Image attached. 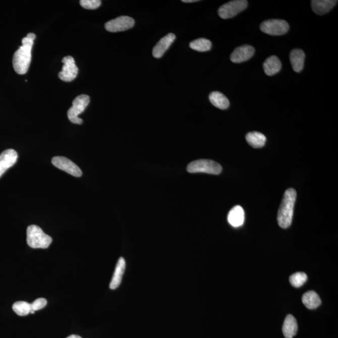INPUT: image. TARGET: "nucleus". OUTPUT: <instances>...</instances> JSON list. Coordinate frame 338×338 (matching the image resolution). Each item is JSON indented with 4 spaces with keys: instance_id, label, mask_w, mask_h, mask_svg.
I'll use <instances>...</instances> for the list:
<instances>
[{
    "instance_id": "obj_2",
    "label": "nucleus",
    "mask_w": 338,
    "mask_h": 338,
    "mask_svg": "<svg viewBox=\"0 0 338 338\" xmlns=\"http://www.w3.org/2000/svg\"><path fill=\"white\" fill-rule=\"evenodd\" d=\"M296 196V191L293 188L288 189L285 192L277 213L278 224L283 229L288 228L292 223Z\"/></svg>"
},
{
    "instance_id": "obj_26",
    "label": "nucleus",
    "mask_w": 338,
    "mask_h": 338,
    "mask_svg": "<svg viewBox=\"0 0 338 338\" xmlns=\"http://www.w3.org/2000/svg\"><path fill=\"white\" fill-rule=\"evenodd\" d=\"M80 4L85 9L95 10L100 7L101 2L100 0H81Z\"/></svg>"
},
{
    "instance_id": "obj_6",
    "label": "nucleus",
    "mask_w": 338,
    "mask_h": 338,
    "mask_svg": "<svg viewBox=\"0 0 338 338\" xmlns=\"http://www.w3.org/2000/svg\"><path fill=\"white\" fill-rule=\"evenodd\" d=\"M248 2L246 0H235L227 3L218 10V14L222 19H229L240 14L248 7Z\"/></svg>"
},
{
    "instance_id": "obj_27",
    "label": "nucleus",
    "mask_w": 338,
    "mask_h": 338,
    "mask_svg": "<svg viewBox=\"0 0 338 338\" xmlns=\"http://www.w3.org/2000/svg\"><path fill=\"white\" fill-rule=\"evenodd\" d=\"M46 304H47V301L45 299L38 298L34 301L33 303L31 304L32 310L34 311L40 310V309H43L44 307H45Z\"/></svg>"
},
{
    "instance_id": "obj_16",
    "label": "nucleus",
    "mask_w": 338,
    "mask_h": 338,
    "mask_svg": "<svg viewBox=\"0 0 338 338\" xmlns=\"http://www.w3.org/2000/svg\"><path fill=\"white\" fill-rule=\"evenodd\" d=\"M126 266V261H125L124 257H120L118 264L116 265L112 279H111L110 282V288L111 290H116L121 285Z\"/></svg>"
},
{
    "instance_id": "obj_21",
    "label": "nucleus",
    "mask_w": 338,
    "mask_h": 338,
    "mask_svg": "<svg viewBox=\"0 0 338 338\" xmlns=\"http://www.w3.org/2000/svg\"><path fill=\"white\" fill-rule=\"evenodd\" d=\"M246 139L248 144L256 149L264 147L266 142V136L258 132H249L246 135Z\"/></svg>"
},
{
    "instance_id": "obj_12",
    "label": "nucleus",
    "mask_w": 338,
    "mask_h": 338,
    "mask_svg": "<svg viewBox=\"0 0 338 338\" xmlns=\"http://www.w3.org/2000/svg\"><path fill=\"white\" fill-rule=\"evenodd\" d=\"M17 159L18 153L14 149H7L0 154V178L15 164Z\"/></svg>"
},
{
    "instance_id": "obj_24",
    "label": "nucleus",
    "mask_w": 338,
    "mask_h": 338,
    "mask_svg": "<svg viewBox=\"0 0 338 338\" xmlns=\"http://www.w3.org/2000/svg\"><path fill=\"white\" fill-rule=\"evenodd\" d=\"M12 308L13 310L20 316H27L32 311L31 304L26 301H18L15 303L13 304Z\"/></svg>"
},
{
    "instance_id": "obj_7",
    "label": "nucleus",
    "mask_w": 338,
    "mask_h": 338,
    "mask_svg": "<svg viewBox=\"0 0 338 338\" xmlns=\"http://www.w3.org/2000/svg\"><path fill=\"white\" fill-rule=\"evenodd\" d=\"M262 32L272 36L285 35L290 29V26L285 20L272 19L265 21L260 26Z\"/></svg>"
},
{
    "instance_id": "obj_9",
    "label": "nucleus",
    "mask_w": 338,
    "mask_h": 338,
    "mask_svg": "<svg viewBox=\"0 0 338 338\" xmlns=\"http://www.w3.org/2000/svg\"><path fill=\"white\" fill-rule=\"evenodd\" d=\"M62 62L64 66L62 71L59 74L60 79L66 82L73 81L77 77L79 72L74 59L70 56L66 57L62 60Z\"/></svg>"
},
{
    "instance_id": "obj_23",
    "label": "nucleus",
    "mask_w": 338,
    "mask_h": 338,
    "mask_svg": "<svg viewBox=\"0 0 338 338\" xmlns=\"http://www.w3.org/2000/svg\"><path fill=\"white\" fill-rule=\"evenodd\" d=\"M190 47L194 50L204 52L209 51L212 47V43L205 38H199L190 43Z\"/></svg>"
},
{
    "instance_id": "obj_29",
    "label": "nucleus",
    "mask_w": 338,
    "mask_h": 338,
    "mask_svg": "<svg viewBox=\"0 0 338 338\" xmlns=\"http://www.w3.org/2000/svg\"><path fill=\"white\" fill-rule=\"evenodd\" d=\"M199 2L198 0H183L184 3H194Z\"/></svg>"
},
{
    "instance_id": "obj_1",
    "label": "nucleus",
    "mask_w": 338,
    "mask_h": 338,
    "mask_svg": "<svg viewBox=\"0 0 338 338\" xmlns=\"http://www.w3.org/2000/svg\"><path fill=\"white\" fill-rule=\"evenodd\" d=\"M36 35L28 33L22 40V45L14 53L13 66L18 74H25L29 69L32 61V50Z\"/></svg>"
},
{
    "instance_id": "obj_3",
    "label": "nucleus",
    "mask_w": 338,
    "mask_h": 338,
    "mask_svg": "<svg viewBox=\"0 0 338 338\" xmlns=\"http://www.w3.org/2000/svg\"><path fill=\"white\" fill-rule=\"evenodd\" d=\"M28 245L34 249H46L50 245L52 238L36 225L28 226L27 230Z\"/></svg>"
},
{
    "instance_id": "obj_22",
    "label": "nucleus",
    "mask_w": 338,
    "mask_h": 338,
    "mask_svg": "<svg viewBox=\"0 0 338 338\" xmlns=\"http://www.w3.org/2000/svg\"><path fill=\"white\" fill-rule=\"evenodd\" d=\"M209 100L213 105L221 110H225L230 106V100L219 92H213L209 95Z\"/></svg>"
},
{
    "instance_id": "obj_11",
    "label": "nucleus",
    "mask_w": 338,
    "mask_h": 338,
    "mask_svg": "<svg viewBox=\"0 0 338 338\" xmlns=\"http://www.w3.org/2000/svg\"><path fill=\"white\" fill-rule=\"evenodd\" d=\"M255 52L253 46L248 45L239 46L236 48L231 55V61L233 63L240 64L248 61L254 55Z\"/></svg>"
},
{
    "instance_id": "obj_25",
    "label": "nucleus",
    "mask_w": 338,
    "mask_h": 338,
    "mask_svg": "<svg viewBox=\"0 0 338 338\" xmlns=\"http://www.w3.org/2000/svg\"><path fill=\"white\" fill-rule=\"evenodd\" d=\"M308 276L304 272H296L291 275L290 282L295 288H300L307 281Z\"/></svg>"
},
{
    "instance_id": "obj_15",
    "label": "nucleus",
    "mask_w": 338,
    "mask_h": 338,
    "mask_svg": "<svg viewBox=\"0 0 338 338\" xmlns=\"http://www.w3.org/2000/svg\"><path fill=\"white\" fill-rule=\"evenodd\" d=\"M244 211L240 205L234 207L229 212L228 219L229 223L233 227H240L244 222Z\"/></svg>"
},
{
    "instance_id": "obj_17",
    "label": "nucleus",
    "mask_w": 338,
    "mask_h": 338,
    "mask_svg": "<svg viewBox=\"0 0 338 338\" xmlns=\"http://www.w3.org/2000/svg\"><path fill=\"white\" fill-rule=\"evenodd\" d=\"M298 325L296 318L291 314H288L283 326V334L286 338H293L297 334Z\"/></svg>"
},
{
    "instance_id": "obj_13",
    "label": "nucleus",
    "mask_w": 338,
    "mask_h": 338,
    "mask_svg": "<svg viewBox=\"0 0 338 338\" xmlns=\"http://www.w3.org/2000/svg\"><path fill=\"white\" fill-rule=\"evenodd\" d=\"M176 35L169 33L158 41L153 49L152 54L156 59L161 58L175 40Z\"/></svg>"
},
{
    "instance_id": "obj_10",
    "label": "nucleus",
    "mask_w": 338,
    "mask_h": 338,
    "mask_svg": "<svg viewBox=\"0 0 338 338\" xmlns=\"http://www.w3.org/2000/svg\"><path fill=\"white\" fill-rule=\"evenodd\" d=\"M51 162L57 168L66 172L67 173L73 176L81 177L82 172L80 168L73 162L72 160L65 157H54L52 158Z\"/></svg>"
},
{
    "instance_id": "obj_8",
    "label": "nucleus",
    "mask_w": 338,
    "mask_h": 338,
    "mask_svg": "<svg viewBox=\"0 0 338 338\" xmlns=\"http://www.w3.org/2000/svg\"><path fill=\"white\" fill-rule=\"evenodd\" d=\"M135 21L133 18L127 16L116 18L106 22L105 28L108 32H119L128 30L134 27Z\"/></svg>"
},
{
    "instance_id": "obj_19",
    "label": "nucleus",
    "mask_w": 338,
    "mask_h": 338,
    "mask_svg": "<svg viewBox=\"0 0 338 338\" xmlns=\"http://www.w3.org/2000/svg\"><path fill=\"white\" fill-rule=\"evenodd\" d=\"M281 62L276 56L269 57L263 64L264 72L269 76L277 74L281 69Z\"/></svg>"
},
{
    "instance_id": "obj_18",
    "label": "nucleus",
    "mask_w": 338,
    "mask_h": 338,
    "mask_svg": "<svg viewBox=\"0 0 338 338\" xmlns=\"http://www.w3.org/2000/svg\"><path fill=\"white\" fill-rule=\"evenodd\" d=\"M305 53L300 49H295L290 53V61L294 71L299 73L302 71L304 67Z\"/></svg>"
},
{
    "instance_id": "obj_28",
    "label": "nucleus",
    "mask_w": 338,
    "mask_h": 338,
    "mask_svg": "<svg viewBox=\"0 0 338 338\" xmlns=\"http://www.w3.org/2000/svg\"><path fill=\"white\" fill-rule=\"evenodd\" d=\"M67 338H82V337H80V336H79V335L72 334L70 335V336L67 337Z\"/></svg>"
},
{
    "instance_id": "obj_20",
    "label": "nucleus",
    "mask_w": 338,
    "mask_h": 338,
    "mask_svg": "<svg viewBox=\"0 0 338 338\" xmlns=\"http://www.w3.org/2000/svg\"><path fill=\"white\" fill-rule=\"evenodd\" d=\"M302 301L304 306L309 309H314L321 305V300L315 291H309L304 294Z\"/></svg>"
},
{
    "instance_id": "obj_5",
    "label": "nucleus",
    "mask_w": 338,
    "mask_h": 338,
    "mask_svg": "<svg viewBox=\"0 0 338 338\" xmlns=\"http://www.w3.org/2000/svg\"><path fill=\"white\" fill-rule=\"evenodd\" d=\"M90 103L89 96L80 95L75 98L72 102V106L67 111L68 118L75 124H82V119L79 118L80 114L84 112Z\"/></svg>"
},
{
    "instance_id": "obj_4",
    "label": "nucleus",
    "mask_w": 338,
    "mask_h": 338,
    "mask_svg": "<svg viewBox=\"0 0 338 338\" xmlns=\"http://www.w3.org/2000/svg\"><path fill=\"white\" fill-rule=\"evenodd\" d=\"M222 170V167L219 163L207 159L193 161L187 167V171L189 173H206L213 175L220 174Z\"/></svg>"
},
{
    "instance_id": "obj_14",
    "label": "nucleus",
    "mask_w": 338,
    "mask_h": 338,
    "mask_svg": "<svg viewBox=\"0 0 338 338\" xmlns=\"http://www.w3.org/2000/svg\"><path fill=\"white\" fill-rule=\"evenodd\" d=\"M335 0H313L311 7L313 12L318 15L327 14L337 4Z\"/></svg>"
}]
</instances>
